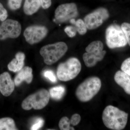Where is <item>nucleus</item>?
I'll return each mask as SVG.
<instances>
[{"instance_id": "1", "label": "nucleus", "mask_w": 130, "mask_h": 130, "mask_svg": "<svg viewBox=\"0 0 130 130\" xmlns=\"http://www.w3.org/2000/svg\"><path fill=\"white\" fill-rule=\"evenodd\" d=\"M102 118L104 125L108 129L121 130L126 125L128 114L116 107L109 105L104 109Z\"/></svg>"}, {"instance_id": "2", "label": "nucleus", "mask_w": 130, "mask_h": 130, "mask_svg": "<svg viewBox=\"0 0 130 130\" xmlns=\"http://www.w3.org/2000/svg\"><path fill=\"white\" fill-rule=\"evenodd\" d=\"M101 85V79L98 77L87 78L77 88L76 91L77 98L82 102L90 101L99 92Z\"/></svg>"}, {"instance_id": "3", "label": "nucleus", "mask_w": 130, "mask_h": 130, "mask_svg": "<svg viewBox=\"0 0 130 130\" xmlns=\"http://www.w3.org/2000/svg\"><path fill=\"white\" fill-rule=\"evenodd\" d=\"M67 44L63 42L49 44L42 47L40 53L45 64L51 65L56 63L65 54L68 50Z\"/></svg>"}, {"instance_id": "4", "label": "nucleus", "mask_w": 130, "mask_h": 130, "mask_svg": "<svg viewBox=\"0 0 130 130\" xmlns=\"http://www.w3.org/2000/svg\"><path fill=\"white\" fill-rule=\"evenodd\" d=\"M81 70V65L79 60L74 57L70 58L58 66L57 76L61 81H70L77 77Z\"/></svg>"}, {"instance_id": "5", "label": "nucleus", "mask_w": 130, "mask_h": 130, "mask_svg": "<svg viewBox=\"0 0 130 130\" xmlns=\"http://www.w3.org/2000/svg\"><path fill=\"white\" fill-rule=\"evenodd\" d=\"M103 48V43L100 41L91 42L86 47V52L83 55V59L87 67H93L103 59L106 54Z\"/></svg>"}, {"instance_id": "6", "label": "nucleus", "mask_w": 130, "mask_h": 130, "mask_svg": "<svg viewBox=\"0 0 130 130\" xmlns=\"http://www.w3.org/2000/svg\"><path fill=\"white\" fill-rule=\"evenodd\" d=\"M106 43L109 48L122 47L128 43L121 27L116 24L111 25L106 31Z\"/></svg>"}, {"instance_id": "7", "label": "nucleus", "mask_w": 130, "mask_h": 130, "mask_svg": "<svg viewBox=\"0 0 130 130\" xmlns=\"http://www.w3.org/2000/svg\"><path fill=\"white\" fill-rule=\"evenodd\" d=\"M50 97L48 91L42 89L25 99L22 103V108L25 110L42 109L48 103Z\"/></svg>"}, {"instance_id": "8", "label": "nucleus", "mask_w": 130, "mask_h": 130, "mask_svg": "<svg viewBox=\"0 0 130 130\" xmlns=\"http://www.w3.org/2000/svg\"><path fill=\"white\" fill-rule=\"evenodd\" d=\"M109 16L107 9L100 7L86 15L84 21L88 29H95L101 25Z\"/></svg>"}, {"instance_id": "9", "label": "nucleus", "mask_w": 130, "mask_h": 130, "mask_svg": "<svg viewBox=\"0 0 130 130\" xmlns=\"http://www.w3.org/2000/svg\"><path fill=\"white\" fill-rule=\"evenodd\" d=\"M77 5L73 3L62 4L55 10V17L56 21L63 23L70 21L78 16Z\"/></svg>"}, {"instance_id": "10", "label": "nucleus", "mask_w": 130, "mask_h": 130, "mask_svg": "<svg viewBox=\"0 0 130 130\" xmlns=\"http://www.w3.org/2000/svg\"><path fill=\"white\" fill-rule=\"evenodd\" d=\"M21 31V24L18 21L12 19L6 20L3 21L0 26V40L17 38L19 36Z\"/></svg>"}, {"instance_id": "11", "label": "nucleus", "mask_w": 130, "mask_h": 130, "mask_svg": "<svg viewBox=\"0 0 130 130\" xmlns=\"http://www.w3.org/2000/svg\"><path fill=\"white\" fill-rule=\"evenodd\" d=\"M48 29L45 26L41 25H32L27 27L24 32L26 41L30 44L38 43L46 37Z\"/></svg>"}, {"instance_id": "12", "label": "nucleus", "mask_w": 130, "mask_h": 130, "mask_svg": "<svg viewBox=\"0 0 130 130\" xmlns=\"http://www.w3.org/2000/svg\"><path fill=\"white\" fill-rule=\"evenodd\" d=\"M14 83L7 72L0 75V91L5 96H9L14 90Z\"/></svg>"}, {"instance_id": "13", "label": "nucleus", "mask_w": 130, "mask_h": 130, "mask_svg": "<svg viewBox=\"0 0 130 130\" xmlns=\"http://www.w3.org/2000/svg\"><path fill=\"white\" fill-rule=\"evenodd\" d=\"M32 68L29 67H25L19 71L15 77L14 84L16 86H18L24 81H26L28 84H30L32 81Z\"/></svg>"}, {"instance_id": "14", "label": "nucleus", "mask_w": 130, "mask_h": 130, "mask_svg": "<svg viewBox=\"0 0 130 130\" xmlns=\"http://www.w3.org/2000/svg\"><path fill=\"white\" fill-rule=\"evenodd\" d=\"M115 81L119 85L122 87L125 91L130 95V76L123 71L116 72L114 76Z\"/></svg>"}, {"instance_id": "15", "label": "nucleus", "mask_w": 130, "mask_h": 130, "mask_svg": "<svg viewBox=\"0 0 130 130\" xmlns=\"http://www.w3.org/2000/svg\"><path fill=\"white\" fill-rule=\"evenodd\" d=\"M25 58V55L24 53H17L15 58L13 59L8 65V70L14 72L19 71L23 67Z\"/></svg>"}, {"instance_id": "16", "label": "nucleus", "mask_w": 130, "mask_h": 130, "mask_svg": "<svg viewBox=\"0 0 130 130\" xmlns=\"http://www.w3.org/2000/svg\"><path fill=\"white\" fill-rule=\"evenodd\" d=\"M41 6L40 0H25L24 12L27 15H32L38 11Z\"/></svg>"}, {"instance_id": "17", "label": "nucleus", "mask_w": 130, "mask_h": 130, "mask_svg": "<svg viewBox=\"0 0 130 130\" xmlns=\"http://www.w3.org/2000/svg\"><path fill=\"white\" fill-rule=\"evenodd\" d=\"M15 123L12 119L10 118L0 119V130H16Z\"/></svg>"}, {"instance_id": "18", "label": "nucleus", "mask_w": 130, "mask_h": 130, "mask_svg": "<svg viewBox=\"0 0 130 130\" xmlns=\"http://www.w3.org/2000/svg\"><path fill=\"white\" fill-rule=\"evenodd\" d=\"M65 91V88L63 86H55L50 90V95L54 100H59L62 98L64 94Z\"/></svg>"}, {"instance_id": "19", "label": "nucleus", "mask_w": 130, "mask_h": 130, "mask_svg": "<svg viewBox=\"0 0 130 130\" xmlns=\"http://www.w3.org/2000/svg\"><path fill=\"white\" fill-rule=\"evenodd\" d=\"M70 21V23L74 25L76 29L77 32L79 35H84L86 34L88 29L84 20L81 19H78L77 20H76L75 19H71Z\"/></svg>"}, {"instance_id": "20", "label": "nucleus", "mask_w": 130, "mask_h": 130, "mask_svg": "<svg viewBox=\"0 0 130 130\" xmlns=\"http://www.w3.org/2000/svg\"><path fill=\"white\" fill-rule=\"evenodd\" d=\"M70 120L67 117H63L62 118L59 123L60 129L61 130H74V128L71 127Z\"/></svg>"}, {"instance_id": "21", "label": "nucleus", "mask_w": 130, "mask_h": 130, "mask_svg": "<svg viewBox=\"0 0 130 130\" xmlns=\"http://www.w3.org/2000/svg\"><path fill=\"white\" fill-rule=\"evenodd\" d=\"M121 27L125 35L127 42L130 46V24L127 23H123Z\"/></svg>"}, {"instance_id": "22", "label": "nucleus", "mask_w": 130, "mask_h": 130, "mask_svg": "<svg viewBox=\"0 0 130 130\" xmlns=\"http://www.w3.org/2000/svg\"><path fill=\"white\" fill-rule=\"evenodd\" d=\"M23 0H8V5L10 9L16 10L21 6Z\"/></svg>"}, {"instance_id": "23", "label": "nucleus", "mask_w": 130, "mask_h": 130, "mask_svg": "<svg viewBox=\"0 0 130 130\" xmlns=\"http://www.w3.org/2000/svg\"><path fill=\"white\" fill-rule=\"evenodd\" d=\"M121 70L130 76V58H127L121 64Z\"/></svg>"}, {"instance_id": "24", "label": "nucleus", "mask_w": 130, "mask_h": 130, "mask_svg": "<svg viewBox=\"0 0 130 130\" xmlns=\"http://www.w3.org/2000/svg\"><path fill=\"white\" fill-rule=\"evenodd\" d=\"M64 31L70 37H74L76 35L77 31L75 26H66L64 29Z\"/></svg>"}, {"instance_id": "25", "label": "nucleus", "mask_w": 130, "mask_h": 130, "mask_svg": "<svg viewBox=\"0 0 130 130\" xmlns=\"http://www.w3.org/2000/svg\"><path fill=\"white\" fill-rule=\"evenodd\" d=\"M44 121L42 118H38L36 120L31 127L30 129L32 130H38L42 127L44 124Z\"/></svg>"}, {"instance_id": "26", "label": "nucleus", "mask_w": 130, "mask_h": 130, "mask_svg": "<svg viewBox=\"0 0 130 130\" xmlns=\"http://www.w3.org/2000/svg\"><path fill=\"white\" fill-rule=\"evenodd\" d=\"M43 76L45 77L48 79L50 81L53 83H56V78L54 72L51 70H46L43 73Z\"/></svg>"}, {"instance_id": "27", "label": "nucleus", "mask_w": 130, "mask_h": 130, "mask_svg": "<svg viewBox=\"0 0 130 130\" xmlns=\"http://www.w3.org/2000/svg\"><path fill=\"white\" fill-rule=\"evenodd\" d=\"M8 17L7 11L0 3V20L2 21H5Z\"/></svg>"}, {"instance_id": "28", "label": "nucleus", "mask_w": 130, "mask_h": 130, "mask_svg": "<svg viewBox=\"0 0 130 130\" xmlns=\"http://www.w3.org/2000/svg\"><path fill=\"white\" fill-rule=\"evenodd\" d=\"M81 116L78 114L76 113L73 115L70 120L71 124L73 126L77 125L81 120Z\"/></svg>"}, {"instance_id": "29", "label": "nucleus", "mask_w": 130, "mask_h": 130, "mask_svg": "<svg viewBox=\"0 0 130 130\" xmlns=\"http://www.w3.org/2000/svg\"><path fill=\"white\" fill-rule=\"evenodd\" d=\"M41 6L44 9H47L50 7L51 5V0H40Z\"/></svg>"}]
</instances>
